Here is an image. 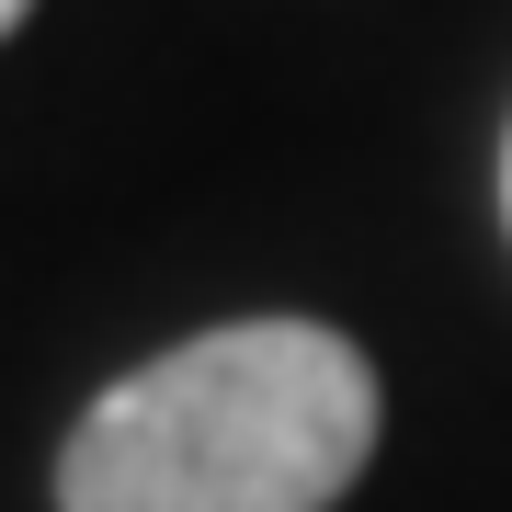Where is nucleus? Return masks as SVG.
<instances>
[{"label": "nucleus", "instance_id": "obj_1", "mask_svg": "<svg viewBox=\"0 0 512 512\" xmlns=\"http://www.w3.org/2000/svg\"><path fill=\"white\" fill-rule=\"evenodd\" d=\"M365 456V353L319 319H228L80 410L57 456V512H330Z\"/></svg>", "mask_w": 512, "mask_h": 512}, {"label": "nucleus", "instance_id": "obj_3", "mask_svg": "<svg viewBox=\"0 0 512 512\" xmlns=\"http://www.w3.org/2000/svg\"><path fill=\"white\" fill-rule=\"evenodd\" d=\"M501 205H512V148H501Z\"/></svg>", "mask_w": 512, "mask_h": 512}, {"label": "nucleus", "instance_id": "obj_2", "mask_svg": "<svg viewBox=\"0 0 512 512\" xmlns=\"http://www.w3.org/2000/svg\"><path fill=\"white\" fill-rule=\"evenodd\" d=\"M23 12H35V0H0V35H12V23H23Z\"/></svg>", "mask_w": 512, "mask_h": 512}]
</instances>
